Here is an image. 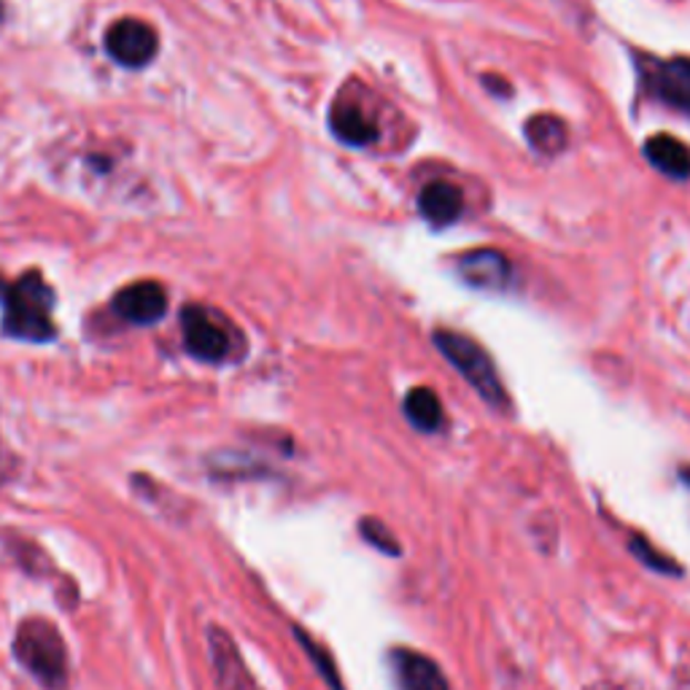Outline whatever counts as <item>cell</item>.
<instances>
[{
	"label": "cell",
	"instance_id": "4",
	"mask_svg": "<svg viewBox=\"0 0 690 690\" xmlns=\"http://www.w3.org/2000/svg\"><path fill=\"white\" fill-rule=\"evenodd\" d=\"M639 73L652 98L690 116V58H639Z\"/></svg>",
	"mask_w": 690,
	"mask_h": 690
},
{
	"label": "cell",
	"instance_id": "2",
	"mask_svg": "<svg viewBox=\"0 0 690 690\" xmlns=\"http://www.w3.org/2000/svg\"><path fill=\"white\" fill-rule=\"evenodd\" d=\"M14 656L41 686L62 690L68 682V650L52 620H22L14 637Z\"/></svg>",
	"mask_w": 690,
	"mask_h": 690
},
{
	"label": "cell",
	"instance_id": "9",
	"mask_svg": "<svg viewBox=\"0 0 690 690\" xmlns=\"http://www.w3.org/2000/svg\"><path fill=\"white\" fill-rule=\"evenodd\" d=\"M392 669L403 690H450L443 669L429 656H422L416 650H394Z\"/></svg>",
	"mask_w": 690,
	"mask_h": 690
},
{
	"label": "cell",
	"instance_id": "13",
	"mask_svg": "<svg viewBox=\"0 0 690 690\" xmlns=\"http://www.w3.org/2000/svg\"><path fill=\"white\" fill-rule=\"evenodd\" d=\"M211 652L213 667H216V680L222 690H246L248 674L243 669L241 656H237L235 642H232L227 631L211 629Z\"/></svg>",
	"mask_w": 690,
	"mask_h": 690
},
{
	"label": "cell",
	"instance_id": "17",
	"mask_svg": "<svg viewBox=\"0 0 690 690\" xmlns=\"http://www.w3.org/2000/svg\"><path fill=\"white\" fill-rule=\"evenodd\" d=\"M359 531H362V537H365L367 542L373 545V548L380 550V554H386V556H399V554H403V548H399V545H397V539L392 537V531H388L386 526L380 524V520L365 518V520H362Z\"/></svg>",
	"mask_w": 690,
	"mask_h": 690
},
{
	"label": "cell",
	"instance_id": "5",
	"mask_svg": "<svg viewBox=\"0 0 690 690\" xmlns=\"http://www.w3.org/2000/svg\"><path fill=\"white\" fill-rule=\"evenodd\" d=\"M105 49H109V54L119 65L143 68L154 60L156 49H160V39H156V30L152 24L128 17V20L111 24L109 33H105Z\"/></svg>",
	"mask_w": 690,
	"mask_h": 690
},
{
	"label": "cell",
	"instance_id": "14",
	"mask_svg": "<svg viewBox=\"0 0 690 690\" xmlns=\"http://www.w3.org/2000/svg\"><path fill=\"white\" fill-rule=\"evenodd\" d=\"M526 138L542 156H556L567 149V124L554 114H537L526 122Z\"/></svg>",
	"mask_w": 690,
	"mask_h": 690
},
{
	"label": "cell",
	"instance_id": "21",
	"mask_svg": "<svg viewBox=\"0 0 690 690\" xmlns=\"http://www.w3.org/2000/svg\"><path fill=\"white\" fill-rule=\"evenodd\" d=\"M0 17H3V0H0Z\"/></svg>",
	"mask_w": 690,
	"mask_h": 690
},
{
	"label": "cell",
	"instance_id": "12",
	"mask_svg": "<svg viewBox=\"0 0 690 690\" xmlns=\"http://www.w3.org/2000/svg\"><path fill=\"white\" fill-rule=\"evenodd\" d=\"M645 156L656 171L677 181L690 179V149L667 133L652 135L645 143Z\"/></svg>",
	"mask_w": 690,
	"mask_h": 690
},
{
	"label": "cell",
	"instance_id": "8",
	"mask_svg": "<svg viewBox=\"0 0 690 690\" xmlns=\"http://www.w3.org/2000/svg\"><path fill=\"white\" fill-rule=\"evenodd\" d=\"M459 275L483 292H501L513 278V265L497 248H475L459 260Z\"/></svg>",
	"mask_w": 690,
	"mask_h": 690
},
{
	"label": "cell",
	"instance_id": "10",
	"mask_svg": "<svg viewBox=\"0 0 690 690\" xmlns=\"http://www.w3.org/2000/svg\"><path fill=\"white\" fill-rule=\"evenodd\" d=\"M329 128L332 133L341 138L343 143H348V146H369V143L378 138V124L362 111L359 103L345 98L332 105Z\"/></svg>",
	"mask_w": 690,
	"mask_h": 690
},
{
	"label": "cell",
	"instance_id": "1",
	"mask_svg": "<svg viewBox=\"0 0 690 690\" xmlns=\"http://www.w3.org/2000/svg\"><path fill=\"white\" fill-rule=\"evenodd\" d=\"M0 303H3V332L20 341L43 343L54 337L52 305L54 294L35 270L24 273L14 284L0 281Z\"/></svg>",
	"mask_w": 690,
	"mask_h": 690
},
{
	"label": "cell",
	"instance_id": "3",
	"mask_svg": "<svg viewBox=\"0 0 690 690\" xmlns=\"http://www.w3.org/2000/svg\"><path fill=\"white\" fill-rule=\"evenodd\" d=\"M435 345L440 348L445 359L459 369L464 380L480 394V399H486V403L497 407V410H505L507 407L505 386H501L491 356L480 348V343H475L473 337L459 335V332L454 329H437Z\"/></svg>",
	"mask_w": 690,
	"mask_h": 690
},
{
	"label": "cell",
	"instance_id": "15",
	"mask_svg": "<svg viewBox=\"0 0 690 690\" xmlns=\"http://www.w3.org/2000/svg\"><path fill=\"white\" fill-rule=\"evenodd\" d=\"M405 416L416 429L422 432H437L445 422V413L440 399L432 388H413L405 397Z\"/></svg>",
	"mask_w": 690,
	"mask_h": 690
},
{
	"label": "cell",
	"instance_id": "19",
	"mask_svg": "<svg viewBox=\"0 0 690 690\" xmlns=\"http://www.w3.org/2000/svg\"><path fill=\"white\" fill-rule=\"evenodd\" d=\"M586 690H629V688L615 686V682H593V686H588Z\"/></svg>",
	"mask_w": 690,
	"mask_h": 690
},
{
	"label": "cell",
	"instance_id": "6",
	"mask_svg": "<svg viewBox=\"0 0 690 690\" xmlns=\"http://www.w3.org/2000/svg\"><path fill=\"white\" fill-rule=\"evenodd\" d=\"M181 332L186 351L200 362H222L230 354V335L200 305L181 311Z\"/></svg>",
	"mask_w": 690,
	"mask_h": 690
},
{
	"label": "cell",
	"instance_id": "16",
	"mask_svg": "<svg viewBox=\"0 0 690 690\" xmlns=\"http://www.w3.org/2000/svg\"><path fill=\"white\" fill-rule=\"evenodd\" d=\"M294 637H297V642L303 645V650L307 652V658H311V661H313V667L318 669V674H322L324 680H326V686H329L332 690H345L341 674H337V667H335V661H332L329 652H326L322 645L316 642V639L307 637L303 629H294Z\"/></svg>",
	"mask_w": 690,
	"mask_h": 690
},
{
	"label": "cell",
	"instance_id": "20",
	"mask_svg": "<svg viewBox=\"0 0 690 690\" xmlns=\"http://www.w3.org/2000/svg\"><path fill=\"white\" fill-rule=\"evenodd\" d=\"M680 475H682V480H686V483H688V486H690V467H686V469H682V473H680Z\"/></svg>",
	"mask_w": 690,
	"mask_h": 690
},
{
	"label": "cell",
	"instance_id": "7",
	"mask_svg": "<svg viewBox=\"0 0 690 690\" xmlns=\"http://www.w3.org/2000/svg\"><path fill=\"white\" fill-rule=\"evenodd\" d=\"M114 311L130 324H156L168 313L165 286L156 281H138V284L124 286L114 297Z\"/></svg>",
	"mask_w": 690,
	"mask_h": 690
},
{
	"label": "cell",
	"instance_id": "18",
	"mask_svg": "<svg viewBox=\"0 0 690 690\" xmlns=\"http://www.w3.org/2000/svg\"><path fill=\"white\" fill-rule=\"evenodd\" d=\"M631 550H633V554H637L639 561H645L650 569H656V572L671 575V577L682 575V569L677 567V564L671 561V558L661 556V554H656V550H652L650 545L645 542V537H633V539H631Z\"/></svg>",
	"mask_w": 690,
	"mask_h": 690
},
{
	"label": "cell",
	"instance_id": "11",
	"mask_svg": "<svg viewBox=\"0 0 690 690\" xmlns=\"http://www.w3.org/2000/svg\"><path fill=\"white\" fill-rule=\"evenodd\" d=\"M418 211L429 224L435 227H448L464 211V197L456 186L445 184V181H432L429 186H424L422 197H418Z\"/></svg>",
	"mask_w": 690,
	"mask_h": 690
}]
</instances>
